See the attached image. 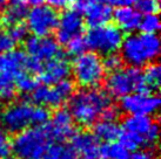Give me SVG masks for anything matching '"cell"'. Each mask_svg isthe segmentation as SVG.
I'll return each mask as SVG.
<instances>
[{"mask_svg": "<svg viewBox=\"0 0 161 159\" xmlns=\"http://www.w3.org/2000/svg\"><path fill=\"white\" fill-rule=\"evenodd\" d=\"M108 105H111V96L108 93L98 89H85L72 96L69 112L76 123L87 126L92 125Z\"/></svg>", "mask_w": 161, "mask_h": 159, "instance_id": "cell-1", "label": "cell"}, {"mask_svg": "<svg viewBox=\"0 0 161 159\" xmlns=\"http://www.w3.org/2000/svg\"><path fill=\"white\" fill-rule=\"evenodd\" d=\"M121 59L130 67H141L152 63L160 52V41L157 34H132L124 38L120 46Z\"/></svg>", "mask_w": 161, "mask_h": 159, "instance_id": "cell-2", "label": "cell"}, {"mask_svg": "<svg viewBox=\"0 0 161 159\" xmlns=\"http://www.w3.org/2000/svg\"><path fill=\"white\" fill-rule=\"evenodd\" d=\"M51 141L48 125H36L18 132L11 144V150L19 159H41Z\"/></svg>", "mask_w": 161, "mask_h": 159, "instance_id": "cell-3", "label": "cell"}, {"mask_svg": "<svg viewBox=\"0 0 161 159\" xmlns=\"http://www.w3.org/2000/svg\"><path fill=\"white\" fill-rule=\"evenodd\" d=\"M106 88L108 94L114 97H124L128 94L148 93V89L143 82L142 71L135 67L112 71L106 80Z\"/></svg>", "mask_w": 161, "mask_h": 159, "instance_id": "cell-4", "label": "cell"}, {"mask_svg": "<svg viewBox=\"0 0 161 159\" xmlns=\"http://www.w3.org/2000/svg\"><path fill=\"white\" fill-rule=\"evenodd\" d=\"M73 75L76 83L84 88H93L100 84L105 76L103 60L97 53L85 52L73 62Z\"/></svg>", "mask_w": 161, "mask_h": 159, "instance_id": "cell-5", "label": "cell"}, {"mask_svg": "<svg viewBox=\"0 0 161 159\" xmlns=\"http://www.w3.org/2000/svg\"><path fill=\"white\" fill-rule=\"evenodd\" d=\"M85 40L87 48L101 54H111L120 48L124 35L115 25H103L90 28Z\"/></svg>", "mask_w": 161, "mask_h": 159, "instance_id": "cell-6", "label": "cell"}, {"mask_svg": "<svg viewBox=\"0 0 161 159\" xmlns=\"http://www.w3.org/2000/svg\"><path fill=\"white\" fill-rule=\"evenodd\" d=\"M74 93V83L65 79L55 83L53 87L48 85H36L32 91V98L40 106L58 108L64 102L68 100Z\"/></svg>", "mask_w": 161, "mask_h": 159, "instance_id": "cell-7", "label": "cell"}, {"mask_svg": "<svg viewBox=\"0 0 161 159\" xmlns=\"http://www.w3.org/2000/svg\"><path fill=\"white\" fill-rule=\"evenodd\" d=\"M27 29L34 36H49L57 28L59 14L51 6L39 5L27 12Z\"/></svg>", "mask_w": 161, "mask_h": 159, "instance_id": "cell-8", "label": "cell"}, {"mask_svg": "<svg viewBox=\"0 0 161 159\" xmlns=\"http://www.w3.org/2000/svg\"><path fill=\"white\" fill-rule=\"evenodd\" d=\"M34 105L30 102L20 101L9 104L0 115L1 124L6 131L18 133L32 125Z\"/></svg>", "mask_w": 161, "mask_h": 159, "instance_id": "cell-9", "label": "cell"}, {"mask_svg": "<svg viewBox=\"0 0 161 159\" xmlns=\"http://www.w3.org/2000/svg\"><path fill=\"white\" fill-rule=\"evenodd\" d=\"M124 131L143 138L145 145L153 146L159 138V125L152 118L143 115H130L124 119Z\"/></svg>", "mask_w": 161, "mask_h": 159, "instance_id": "cell-10", "label": "cell"}, {"mask_svg": "<svg viewBox=\"0 0 161 159\" xmlns=\"http://www.w3.org/2000/svg\"><path fill=\"white\" fill-rule=\"evenodd\" d=\"M159 106L160 98L148 93L128 94L121 97V109L130 115H152L157 112Z\"/></svg>", "mask_w": 161, "mask_h": 159, "instance_id": "cell-11", "label": "cell"}, {"mask_svg": "<svg viewBox=\"0 0 161 159\" xmlns=\"http://www.w3.org/2000/svg\"><path fill=\"white\" fill-rule=\"evenodd\" d=\"M55 29L57 42L66 44L74 36L80 35L84 31V20L81 18V13L75 9H67L61 14V17H59Z\"/></svg>", "mask_w": 161, "mask_h": 159, "instance_id": "cell-12", "label": "cell"}, {"mask_svg": "<svg viewBox=\"0 0 161 159\" xmlns=\"http://www.w3.org/2000/svg\"><path fill=\"white\" fill-rule=\"evenodd\" d=\"M25 50L28 56L34 58L39 61H49L54 59L61 50L59 48V44L49 36H30L25 39Z\"/></svg>", "mask_w": 161, "mask_h": 159, "instance_id": "cell-13", "label": "cell"}, {"mask_svg": "<svg viewBox=\"0 0 161 159\" xmlns=\"http://www.w3.org/2000/svg\"><path fill=\"white\" fill-rule=\"evenodd\" d=\"M69 73H71V67L68 60L63 52H60L54 59L47 61V63L42 67L39 75L42 83L45 85H51L67 79Z\"/></svg>", "mask_w": 161, "mask_h": 159, "instance_id": "cell-14", "label": "cell"}, {"mask_svg": "<svg viewBox=\"0 0 161 159\" xmlns=\"http://www.w3.org/2000/svg\"><path fill=\"white\" fill-rule=\"evenodd\" d=\"M48 125V131L52 139L63 141L74 135L73 118L71 112L66 109H59L54 112L53 118Z\"/></svg>", "mask_w": 161, "mask_h": 159, "instance_id": "cell-15", "label": "cell"}, {"mask_svg": "<svg viewBox=\"0 0 161 159\" xmlns=\"http://www.w3.org/2000/svg\"><path fill=\"white\" fill-rule=\"evenodd\" d=\"M27 55L23 50H9L0 54V75L15 77L25 71Z\"/></svg>", "mask_w": 161, "mask_h": 159, "instance_id": "cell-16", "label": "cell"}, {"mask_svg": "<svg viewBox=\"0 0 161 159\" xmlns=\"http://www.w3.org/2000/svg\"><path fill=\"white\" fill-rule=\"evenodd\" d=\"M72 147L82 159H98L100 144L93 133L78 132L72 137Z\"/></svg>", "mask_w": 161, "mask_h": 159, "instance_id": "cell-17", "label": "cell"}, {"mask_svg": "<svg viewBox=\"0 0 161 159\" xmlns=\"http://www.w3.org/2000/svg\"><path fill=\"white\" fill-rule=\"evenodd\" d=\"M112 19L115 22V26L121 32H134L138 29L141 15L138 11L130 6H121L116 7L112 12Z\"/></svg>", "mask_w": 161, "mask_h": 159, "instance_id": "cell-18", "label": "cell"}, {"mask_svg": "<svg viewBox=\"0 0 161 159\" xmlns=\"http://www.w3.org/2000/svg\"><path fill=\"white\" fill-rule=\"evenodd\" d=\"M112 8L107 4H103L101 1L91 4L84 11L85 14V22L90 28L100 27L107 25L112 19Z\"/></svg>", "mask_w": 161, "mask_h": 159, "instance_id": "cell-19", "label": "cell"}, {"mask_svg": "<svg viewBox=\"0 0 161 159\" xmlns=\"http://www.w3.org/2000/svg\"><path fill=\"white\" fill-rule=\"evenodd\" d=\"M120 126L115 122H111V121L101 119L93 126V135L98 141H113L120 136Z\"/></svg>", "mask_w": 161, "mask_h": 159, "instance_id": "cell-20", "label": "cell"}, {"mask_svg": "<svg viewBox=\"0 0 161 159\" xmlns=\"http://www.w3.org/2000/svg\"><path fill=\"white\" fill-rule=\"evenodd\" d=\"M99 158L101 159H130V152L120 143H107L100 146Z\"/></svg>", "mask_w": 161, "mask_h": 159, "instance_id": "cell-21", "label": "cell"}, {"mask_svg": "<svg viewBox=\"0 0 161 159\" xmlns=\"http://www.w3.org/2000/svg\"><path fill=\"white\" fill-rule=\"evenodd\" d=\"M75 155V151L73 147L63 143L49 144L44 152L41 159H73Z\"/></svg>", "mask_w": 161, "mask_h": 159, "instance_id": "cell-22", "label": "cell"}, {"mask_svg": "<svg viewBox=\"0 0 161 159\" xmlns=\"http://www.w3.org/2000/svg\"><path fill=\"white\" fill-rule=\"evenodd\" d=\"M26 6L25 5H11L8 8L5 9L4 14L1 15L0 23L4 26H12L19 22H23L24 18H26Z\"/></svg>", "mask_w": 161, "mask_h": 159, "instance_id": "cell-23", "label": "cell"}, {"mask_svg": "<svg viewBox=\"0 0 161 159\" xmlns=\"http://www.w3.org/2000/svg\"><path fill=\"white\" fill-rule=\"evenodd\" d=\"M143 82L148 91L158 90L161 82V68L158 63H148L145 71L142 73Z\"/></svg>", "mask_w": 161, "mask_h": 159, "instance_id": "cell-24", "label": "cell"}, {"mask_svg": "<svg viewBox=\"0 0 161 159\" xmlns=\"http://www.w3.org/2000/svg\"><path fill=\"white\" fill-rule=\"evenodd\" d=\"M14 84H15V89H18L21 93H32L36 88L38 81L32 75L27 74L26 71H23L15 77Z\"/></svg>", "mask_w": 161, "mask_h": 159, "instance_id": "cell-25", "label": "cell"}, {"mask_svg": "<svg viewBox=\"0 0 161 159\" xmlns=\"http://www.w3.org/2000/svg\"><path fill=\"white\" fill-rule=\"evenodd\" d=\"M140 31L145 34H155L160 29V21L157 14H147L141 18L139 27Z\"/></svg>", "mask_w": 161, "mask_h": 159, "instance_id": "cell-26", "label": "cell"}, {"mask_svg": "<svg viewBox=\"0 0 161 159\" xmlns=\"http://www.w3.org/2000/svg\"><path fill=\"white\" fill-rule=\"evenodd\" d=\"M15 84L14 79L9 76L0 75V101H9L14 97Z\"/></svg>", "mask_w": 161, "mask_h": 159, "instance_id": "cell-27", "label": "cell"}, {"mask_svg": "<svg viewBox=\"0 0 161 159\" xmlns=\"http://www.w3.org/2000/svg\"><path fill=\"white\" fill-rule=\"evenodd\" d=\"M66 48H67V53L73 56H78L80 54L85 53L87 49L85 38H82L81 35L74 36L66 44Z\"/></svg>", "mask_w": 161, "mask_h": 159, "instance_id": "cell-28", "label": "cell"}, {"mask_svg": "<svg viewBox=\"0 0 161 159\" xmlns=\"http://www.w3.org/2000/svg\"><path fill=\"white\" fill-rule=\"evenodd\" d=\"M136 11L141 14H158L160 9L159 0H136L134 3Z\"/></svg>", "mask_w": 161, "mask_h": 159, "instance_id": "cell-29", "label": "cell"}, {"mask_svg": "<svg viewBox=\"0 0 161 159\" xmlns=\"http://www.w3.org/2000/svg\"><path fill=\"white\" fill-rule=\"evenodd\" d=\"M27 33H28V29H27V27L24 25V22H19V23H15V25L9 26L8 32H7L8 36L13 40L14 42L24 41V40L27 38Z\"/></svg>", "mask_w": 161, "mask_h": 159, "instance_id": "cell-30", "label": "cell"}, {"mask_svg": "<svg viewBox=\"0 0 161 159\" xmlns=\"http://www.w3.org/2000/svg\"><path fill=\"white\" fill-rule=\"evenodd\" d=\"M103 66L105 68V70L107 69L109 71H115L118 69H120L122 66V59L120 55H118L115 53L106 54L105 59L103 60Z\"/></svg>", "mask_w": 161, "mask_h": 159, "instance_id": "cell-31", "label": "cell"}, {"mask_svg": "<svg viewBox=\"0 0 161 159\" xmlns=\"http://www.w3.org/2000/svg\"><path fill=\"white\" fill-rule=\"evenodd\" d=\"M49 118L48 110L44 106H34L33 110V117H32V124L33 125H42L46 124Z\"/></svg>", "mask_w": 161, "mask_h": 159, "instance_id": "cell-32", "label": "cell"}, {"mask_svg": "<svg viewBox=\"0 0 161 159\" xmlns=\"http://www.w3.org/2000/svg\"><path fill=\"white\" fill-rule=\"evenodd\" d=\"M11 152V143L8 136L3 129L0 128V159L6 158Z\"/></svg>", "mask_w": 161, "mask_h": 159, "instance_id": "cell-33", "label": "cell"}, {"mask_svg": "<svg viewBox=\"0 0 161 159\" xmlns=\"http://www.w3.org/2000/svg\"><path fill=\"white\" fill-rule=\"evenodd\" d=\"M14 44L15 42L9 38L7 33L0 32V54L12 50L14 48Z\"/></svg>", "mask_w": 161, "mask_h": 159, "instance_id": "cell-34", "label": "cell"}, {"mask_svg": "<svg viewBox=\"0 0 161 159\" xmlns=\"http://www.w3.org/2000/svg\"><path fill=\"white\" fill-rule=\"evenodd\" d=\"M42 67H44L42 62L27 55L26 66H25V69H26L27 71H30L32 74H40Z\"/></svg>", "mask_w": 161, "mask_h": 159, "instance_id": "cell-35", "label": "cell"}, {"mask_svg": "<svg viewBox=\"0 0 161 159\" xmlns=\"http://www.w3.org/2000/svg\"><path fill=\"white\" fill-rule=\"evenodd\" d=\"M119 115V111L116 109L115 106H113L112 104L108 105L107 108H105L103 111L101 112V119L103 121H111V122H115L116 117Z\"/></svg>", "mask_w": 161, "mask_h": 159, "instance_id": "cell-36", "label": "cell"}, {"mask_svg": "<svg viewBox=\"0 0 161 159\" xmlns=\"http://www.w3.org/2000/svg\"><path fill=\"white\" fill-rule=\"evenodd\" d=\"M101 0H72L71 4L73 5V7L75 11H78L79 13H84L85 11L91 4H94V3H99Z\"/></svg>", "mask_w": 161, "mask_h": 159, "instance_id": "cell-37", "label": "cell"}, {"mask_svg": "<svg viewBox=\"0 0 161 159\" xmlns=\"http://www.w3.org/2000/svg\"><path fill=\"white\" fill-rule=\"evenodd\" d=\"M130 159H153V152L149 150H135Z\"/></svg>", "mask_w": 161, "mask_h": 159, "instance_id": "cell-38", "label": "cell"}, {"mask_svg": "<svg viewBox=\"0 0 161 159\" xmlns=\"http://www.w3.org/2000/svg\"><path fill=\"white\" fill-rule=\"evenodd\" d=\"M52 8H65L72 3V0H45Z\"/></svg>", "mask_w": 161, "mask_h": 159, "instance_id": "cell-39", "label": "cell"}, {"mask_svg": "<svg viewBox=\"0 0 161 159\" xmlns=\"http://www.w3.org/2000/svg\"><path fill=\"white\" fill-rule=\"evenodd\" d=\"M106 1L112 6L121 7V6H132L136 0H106Z\"/></svg>", "mask_w": 161, "mask_h": 159, "instance_id": "cell-40", "label": "cell"}, {"mask_svg": "<svg viewBox=\"0 0 161 159\" xmlns=\"http://www.w3.org/2000/svg\"><path fill=\"white\" fill-rule=\"evenodd\" d=\"M45 0H26V3H30L33 6H39V5H42Z\"/></svg>", "mask_w": 161, "mask_h": 159, "instance_id": "cell-41", "label": "cell"}, {"mask_svg": "<svg viewBox=\"0 0 161 159\" xmlns=\"http://www.w3.org/2000/svg\"><path fill=\"white\" fill-rule=\"evenodd\" d=\"M11 5H25L26 0H8Z\"/></svg>", "mask_w": 161, "mask_h": 159, "instance_id": "cell-42", "label": "cell"}, {"mask_svg": "<svg viewBox=\"0 0 161 159\" xmlns=\"http://www.w3.org/2000/svg\"><path fill=\"white\" fill-rule=\"evenodd\" d=\"M5 3H6V0H0V8H1L3 6H4Z\"/></svg>", "mask_w": 161, "mask_h": 159, "instance_id": "cell-43", "label": "cell"}, {"mask_svg": "<svg viewBox=\"0 0 161 159\" xmlns=\"http://www.w3.org/2000/svg\"><path fill=\"white\" fill-rule=\"evenodd\" d=\"M12 159H19V158H12Z\"/></svg>", "mask_w": 161, "mask_h": 159, "instance_id": "cell-44", "label": "cell"}, {"mask_svg": "<svg viewBox=\"0 0 161 159\" xmlns=\"http://www.w3.org/2000/svg\"><path fill=\"white\" fill-rule=\"evenodd\" d=\"M73 159H75V158H73ZM76 159H79V158H76Z\"/></svg>", "mask_w": 161, "mask_h": 159, "instance_id": "cell-45", "label": "cell"}, {"mask_svg": "<svg viewBox=\"0 0 161 159\" xmlns=\"http://www.w3.org/2000/svg\"><path fill=\"white\" fill-rule=\"evenodd\" d=\"M0 115H1V111H0Z\"/></svg>", "mask_w": 161, "mask_h": 159, "instance_id": "cell-46", "label": "cell"}]
</instances>
